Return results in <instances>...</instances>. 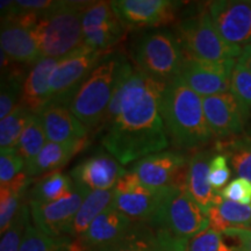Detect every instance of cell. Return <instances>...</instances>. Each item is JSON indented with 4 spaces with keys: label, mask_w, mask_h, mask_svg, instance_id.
I'll list each match as a JSON object with an SVG mask.
<instances>
[{
    "label": "cell",
    "mask_w": 251,
    "mask_h": 251,
    "mask_svg": "<svg viewBox=\"0 0 251 251\" xmlns=\"http://www.w3.org/2000/svg\"><path fill=\"white\" fill-rule=\"evenodd\" d=\"M165 86L136 69L128 79L118 115L101 134L102 147L121 165L168 148L161 111Z\"/></svg>",
    "instance_id": "6da1fadb"
},
{
    "label": "cell",
    "mask_w": 251,
    "mask_h": 251,
    "mask_svg": "<svg viewBox=\"0 0 251 251\" xmlns=\"http://www.w3.org/2000/svg\"><path fill=\"white\" fill-rule=\"evenodd\" d=\"M161 111L166 133L176 148L198 149L213 137L203 113L202 98L181 77L166 84Z\"/></svg>",
    "instance_id": "7a4b0ae2"
},
{
    "label": "cell",
    "mask_w": 251,
    "mask_h": 251,
    "mask_svg": "<svg viewBox=\"0 0 251 251\" xmlns=\"http://www.w3.org/2000/svg\"><path fill=\"white\" fill-rule=\"evenodd\" d=\"M133 72L126 56L113 50L91 72L67 106L89 130L101 127L118 85Z\"/></svg>",
    "instance_id": "3957f363"
},
{
    "label": "cell",
    "mask_w": 251,
    "mask_h": 251,
    "mask_svg": "<svg viewBox=\"0 0 251 251\" xmlns=\"http://www.w3.org/2000/svg\"><path fill=\"white\" fill-rule=\"evenodd\" d=\"M87 1H55L37 17L35 36L42 58L61 59L84 45L83 13Z\"/></svg>",
    "instance_id": "277c9868"
},
{
    "label": "cell",
    "mask_w": 251,
    "mask_h": 251,
    "mask_svg": "<svg viewBox=\"0 0 251 251\" xmlns=\"http://www.w3.org/2000/svg\"><path fill=\"white\" fill-rule=\"evenodd\" d=\"M131 58L136 70L168 84L180 77L185 54L175 33L153 29L141 33L131 42Z\"/></svg>",
    "instance_id": "5b68a950"
},
{
    "label": "cell",
    "mask_w": 251,
    "mask_h": 251,
    "mask_svg": "<svg viewBox=\"0 0 251 251\" xmlns=\"http://www.w3.org/2000/svg\"><path fill=\"white\" fill-rule=\"evenodd\" d=\"M179 240L190 241L209 227L208 216L188 196L184 185L166 187L158 211L149 224Z\"/></svg>",
    "instance_id": "8992f818"
},
{
    "label": "cell",
    "mask_w": 251,
    "mask_h": 251,
    "mask_svg": "<svg viewBox=\"0 0 251 251\" xmlns=\"http://www.w3.org/2000/svg\"><path fill=\"white\" fill-rule=\"evenodd\" d=\"M175 34L184 52L202 61H233L242 54L243 48L229 45L222 39L209 12L202 11L181 20L176 27Z\"/></svg>",
    "instance_id": "52a82bcc"
},
{
    "label": "cell",
    "mask_w": 251,
    "mask_h": 251,
    "mask_svg": "<svg viewBox=\"0 0 251 251\" xmlns=\"http://www.w3.org/2000/svg\"><path fill=\"white\" fill-rule=\"evenodd\" d=\"M109 52L99 51L83 45L59 59L50 78V102L67 106L91 72Z\"/></svg>",
    "instance_id": "ba28073f"
},
{
    "label": "cell",
    "mask_w": 251,
    "mask_h": 251,
    "mask_svg": "<svg viewBox=\"0 0 251 251\" xmlns=\"http://www.w3.org/2000/svg\"><path fill=\"white\" fill-rule=\"evenodd\" d=\"M165 191L166 187L147 186L128 170L115 185L114 203L134 224H149L161 206Z\"/></svg>",
    "instance_id": "9c48e42d"
},
{
    "label": "cell",
    "mask_w": 251,
    "mask_h": 251,
    "mask_svg": "<svg viewBox=\"0 0 251 251\" xmlns=\"http://www.w3.org/2000/svg\"><path fill=\"white\" fill-rule=\"evenodd\" d=\"M36 14H17L1 19L0 45L9 61L34 65L41 59L35 36Z\"/></svg>",
    "instance_id": "30bf717a"
},
{
    "label": "cell",
    "mask_w": 251,
    "mask_h": 251,
    "mask_svg": "<svg viewBox=\"0 0 251 251\" xmlns=\"http://www.w3.org/2000/svg\"><path fill=\"white\" fill-rule=\"evenodd\" d=\"M89 193V188L75 183L71 192L56 201H29V209L34 224L49 236H65L72 220L75 219Z\"/></svg>",
    "instance_id": "8fae6325"
},
{
    "label": "cell",
    "mask_w": 251,
    "mask_h": 251,
    "mask_svg": "<svg viewBox=\"0 0 251 251\" xmlns=\"http://www.w3.org/2000/svg\"><path fill=\"white\" fill-rule=\"evenodd\" d=\"M126 31L111 1H87L83 13L84 45L99 51H112Z\"/></svg>",
    "instance_id": "7c38bea8"
},
{
    "label": "cell",
    "mask_w": 251,
    "mask_h": 251,
    "mask_svg": "<svg viewBox=\"0 0 251 251\" xmlns=\"http://www.w3.org/2000/svg\"><path fill=\"white\" fill-rule=\"evenodd\" d=\"M126 30L158 28L174 23L180 2L171 0H117L111 1Z\"/></svg>",
    "instance_id": "4fadbf2b"
},
{
    "label": "cell",
    "mask_w": 251,
    "mask_h": 251,
    "mask_svg": "<svg viewBox=\"0 0 251 251\" xmlns=\"http://www.w3.org/2000/svg\"><path fill=\"white\" fill-rule=\"evenodd\" d=\"M185 54L180 77L186 85L200 97L227 93L230 90L231 72L235 61L211 62L202 61Z\"/></svg>",
    "instance_id": "5bb4252c"
},
{
    "label": "cell",
    "mask_w": 251,
    "mask_h": 251,
    "mask_svg": "<svg viewBox=\"0 0 251 251\" xmlns=\"http://www.w3.org/2000/svg\"><path fill=\"white\" fill-rule=\"evenodd\" d=\"M214 27L226 42L247 47L251 42V1L219 0L208 5Z\"/></svg>",
    "instance_id": "9a60e30c"
},
{
    "label": "cell",
    "mask_w": 251,
    "mask_h": 251,
    "mask_svg": "<svg viewBox=\"0 0 251 251\" xmlns=\"http://www.w3.org/2000/svg\"><path fill=\"white\" fill-rule=\"evenodd\" d=\"M188 163L186 157L178 151H161L137 161L130 168L141 183L153 188L174 185H184L186 174L183 175Z\"/></svg>",
    "instance_id": "2e32d148"
},
{
    "label": "cell",
    "mask_w": 251,
    "mask_h": 251,
    "mask_svg": "<svg viewBox=\"0 0 251 251\" xmlns=\"http://www.w3.org/2000/svg\"><path fill=\"white\" fill-rule=\"evenodd\" d=\"M135 224L112 203L91 224L83 236L74 240L72 251H90L114 242L133 228Z\"/></svg>",
    "instance_id": "e0dca14e"
},
{
    "label": "cell",
    "mask_w": 251,
    "mask_h": 251,
    "mask_svg": "<svg viewBox=\"0 0 251 251\" xmlns=\"http://www.w3.org/2000/svg\"><path fill=\"white\" fill-rule=\"evenodd\" d=\"M126 172L111 153L97 152L75 166L70 176L90 191H106L113 190Z\"/></svg>",
    "instance_id": "ac0fdd59"
},
{
    "label": "cell",
    "mask_w": 251,
    "mask_h": 251,
    "mask_svg": "<svg viewBox=\"0 0 251 251\" xmlns=\"http://www.w3.org/2000/svg\"><path fill=\"white\" fill-rule=\"evenodd\" d=\"M48 142L76 144L89 142V128L69 109L58 102H50L39 114Z\"/></svg>",
    "instance_id": "d6986e66"
},
{
    "label": "cell",
    "mask_w": 251,
    "mask_h": 251,
    "mask_svg": "<svg viewBox=\"0 0 251 251\" xmlns=\"http://www.w3.org/2000/svg\"><path fill=\"white\" fill-rule=\"evenodd\" d=\"M202 105L207 125L213 135L230 137L243 130L246 119L230 92L203 97Z\"/></svg>",
    "instance_id": "ffe728a7"
},
{
    "label": "cell",
    "mask_w": 251,
    "mask_h": 251,
    "mask_svg": "<svg viewBox=\"0 0 251 251\" xmlns=\"http://www.w3.org/2000/svg\"><path fill=\"white\" fill-rule=\"evenodd\" d=\"M58 61L56 58L40 59L26 76L19 103L33 114H39L51 101L50 78Z\"/></svg>",
    "instance_id": "44dd1931"
},
{
    "label": "cell",
    "mask_w": 251,
    "mask_h": 251,
    "mask_svg": "<svg viewBox=\"0 0 251 251\" xmlns=\"http://www.w3.org/2000/svg\"><path fill=\"white\" fill-rule=\"evenodd\" d=\"M213 157L212 150H201L194 153L188 161L185 180L188 196L206 214L218 196L209 183V164Z\"/></svg>",
    "instance_id": "7402d4cb"
},
{
    "label": "cell",
    "mask_w": 251,
    "mask_h": 251,
    "mask_svg": "<svg viewBox=\"0 0 251 251\" xmlns=\"http://www.w3.org/2000/svg\"><path fill=\"white\" fill-rule=\"evenodd\" d=\"M86 146L87 142L76 144L48 142L35 158L27 163L26 175L28 177L34 178L58 171Z\"/></svg>",
    "instance_id": "603a6c76"
},
{
    "label": "cell",
    "mask_w": 251,
    "mask_h": 251,
    "mask_svg": "<svg viewBox=\"0 0 251 251\" xmlns=\"http://www.w3.org/2000/svg\"><path fill=\"white\" fill-rule=\"evenodd\" d=\"M209 227L224 234L230 229H251V205L229 201L218 193L207 213Z\"/></svg>",
    "instance_id": "cb8c5ba5"
},
{
    "label": "cell",
    "mask_w": 251,
    "mask_h": 251,
    "mask_svg": "<svg viewBox=\"0 0 251 251\" xmlns=\"http://www.w3.org/2000/svg\"><path fill=\"white\" fill-rule=\"evenodd\" d=\"M112 203H114V188L106 191H90L81 203L79 211L72 220L65 236L72 240H78L83 236L94 220Z\"/></svg>",
    "instance_id": "d4e9b609"
},
{
    "label": "cell",
    "mask_w": 251,
    "mask_h": 251,
    "mask_svg": "<svg viewBox=\"0 0 251 251\" xmlns=\"http://www.w3.org/2000/svg\"><path fill=\"white\" fill-rule=\"evenodd\" d=\"M31 178L21 172L11 183L0 186V231L4 234L23 207L24 196Z\"/></svg>",
    "instance_id": "484cf974"
},
{
    "label": "cell",
    "mask_w": 251,
    "mask_h": 251,
    "mask_svg": "<svg viewBox=\"0 0 251 251\" xmlns=\"http://www.w3.org/2000/svg\"><path fill=\"white\" fill-rule=\"evenodd\" d=\"M75 181L70 175L61 171L46 175L29 191V201L51 202L65 197L72 191Z\"/></svg>",
    "instance_id": "4316f807"
},
{
    "label": "cell",
    "mask_w": 251,
    "mask_h": 251,
    "mask_svg": "<svg viewBox=\"0 0 251 251\" xmlns=\"http://www.w3.org/2000/svg\"><path fill=\"white\" fill-rule=\"evenodd\" d=\"M26 77L24 70L6 67L1 69V90H0V119L7 118L20 102L23 86Z\"/></svg>",
    "instance_id": "83f0119b"
},
{
    "label": "cell",
    "mask_w": 251,
    "mask_h": 251,
    "mask_svg": "<svg viewBox=\"0 0 251 251\" xmlns=\"http://www.w3.org/2000/svg\"><path fill=\"white\" fill-rule=\"evenodd\" d=\"M155 233L147 224H135L133 228L114 242L90 251H150Z\"/></svg>",
    "instance_id": "f1b7e54d"
},
{
    "label": "cell",
    "mask_w": 251,
    "mask_h": 251,
    "mask_svg": "<svg viewBox=\"0 0 251 251\" xmlns=\"http://www.w3.org/2000/svg\"><path fill=\"white\" fill-rule=\"evenodd\" d=\"M47 143L48 139L41 118L37 114H33L19 140L17 151L27 164L39 155Z\"/></svg>",
    "instance_id": "f546056e"
},
{
    "label": "cell",
    "mask_w": 251,
    "mask_h": 251,
    "mask_svg": "<svg viewBox=\"0 0 251 251\" xmlns=\"http://www.w3.org/2000/svg\"><path fill=\"white\" fill-rule=\"evenodd\" d=\"M74 240L68 236H49L30 222L25 231L20 251H72Z\"/></svg>",
    "instance_id": "4dcf8cb0"
},
{
    "label": "cell",
    "mask_w": 251,
    "mask_h": 251,
    "mask_svg": "<svg viewBox=\"0 0 251 251\" xmlns=\"http://www.w3.org/2000/svg\"><path fill=\"white\" fill-rule=\"evenodd\" d=\"M33 113L21 106H17L7 118L0 121V147L1 150H17L19 140Z\"/></svg>",
    "instance_id": "1f68e13d"
},
{
    "label": "cell",
    "mask_w": 251,
    "mask_h": 251,
    "mask_svg": "<svg viewBox=\"0 0 251 251\" xmlns=\"http://www.w3.org/2000/svg\"><path fill=\"white\" fill-rule=\"evenodd\" d=\"M230 93L247 120L251 112V72L240 63L235 64L231 72Z\"/></svg>",
    "instance_id": "d6a6232c"
},
{
    "label": "cell",
    "mask_w": 251,
    "mask_h": 251,
    "mask_svg": "<svg viewBox=\"0 0 251 251\" xmlns=\"http://www.w3.org/2000/svg\"><path fill=\"white\" fill-rule=\"evenodd\" d=\"M29 213L30 209L24 203L7 230L1 234L0 251H20L25 231L29 225Z\"/></svg>",
    "instance_id": "836d02e7"
},
{
    "label": "cell",
    "mask_w": 251,
    "mask_h": 251,
    "mask_svg": "<svg viewBox=\"0 0 251 251\" xmlns=\"http://www.w3.org/2000/svg\"><path fill=\"white\" fill-rule=\"evenodd\" d=\"M227 157L238 178L251 181V139L231 142Z\"/></svg>",
    "instance_id": "e575fe53"
},
{
    "label": "cell",
    "mask_w": 251,
    "mask_h": 251,
    "mask_svg": "<svg viewBox=\"0 0 251 251\" xmlns=\"http://www.w3.org/2000/svg\"><path fill=\"white\" fill-rule=\"evenodd\" d=\"M187 251H240L237 247L226 242L224 234L211 227L192 237L188 242Z\"/></svg>",
    "instance_id": "d590c367"
},
{
    "label": "cell",
    "mask_w": 251,
    "mask_h": 251,
    "mask_svg": "<svg viewBox=\"0 0 251 251\" xmlns=\"http://www.w3.org/2000/svg\"><path fill=\"white\" fill-rule=\"evenodd\" d=\"M26 168V162L17 150H1L0 153V186L11 183L21 170Z\"/></svg>",
    "instance_id": "8d00e7d4"
},
{
    "label": "cell",
    "mask_w": 251,
    "mask_h": 251,
    "mask_svg": "<svg viewBox=\"0 0 251 251\" xmlns=\"http://www.w3.org/2000/svg\"><path fill=\"white\" fill-rule=\"evenodd\" d=\"M221 197L229 201L251 205V181L244 178H235L220 191Z\"/></svg>",
    "instance_id": "74e56055"
},
{
    "label": "cell",
    "mask_w": 251,
    "mask_h": 251,
    "mask_svg": "<svg viewBox=\"0 0 251 251\" xmlns=\"http://www.w3.org/2000/svg\"><path fill=\"white\" fill-rule=\"evenodd\" d=\"M230 175L227 155H215L213 157L209 164V183L216 193H220V190L228 183Z\"/></svg>",
    "instance_id": "f35d334b"
},
{
    "label": "cell",
    "mask_w": 251,
    "mask_h": 251,
    "mask_svg": "<svg viewBox=\"0 0 251 251\" xmlns=\"http://www.w3.org/2000/svg\"><path fill=\"white\" fill-rule=\"evenodd\" d=\"M153 233L155 236L150 251H187L190 241L176 238L163 230H153Z\"/></svg>",
    "instance_id": "ab89813d"
},
{
    "label": "cell",
    "mask_w": 251,
    "mask_h": 251,
    "mask_svg": "<svg viewBox=\"0 0 251 251\" xmlns=\"http://www.w3.org/2000/svg\"><path fill=\"white\" fill-rule=\"evenodd\" d=\"M55 5L51 0H14V9L12 15L36 14L40 15ZM11 15V17H12Z\"/></svg>",
    "instance_id": "60d3db41"
},
{
    "label": "cell",
    "mask_w": 251,
    "mask_h": 251,
    "mask_svg": "<svg viewBox=\"0 0 251 251\" xmlns=\"http://www.w3.org/2000/svg\"><path fill=\"white\" fill-rule=\"evenodd\" d=\"M224 235L236 238L241 251H251V229H230Z\"/></svg>",
    "instance_id": "b9f144b4"
},
{
    "label": "cell",
    "mask_w": 251,
    "mask_h": 251,
    "mask_svg": "<svg viewBox=\"0 0 251 251\" xmlns=\"http://www.w3.org/2000/svg\"><path fill=\"white\" fill-rule=\"evenodd\" d=\"M237 61V63H240L241 65H243L244 68H247L251 72V45L243 47L242 54H241Z\"/></svg>",
    "instance_id": "7bdbcfd3"
}]
</instances>
